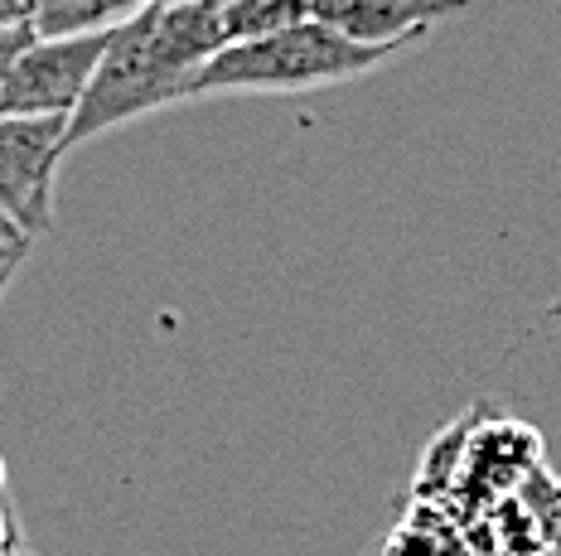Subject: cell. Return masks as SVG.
Masks as SVG:
<instances>
[{
	"instance_id": "8992f818",
	"label": "cell",
	"mask_w": 561,
	"mask_h": 556,
	"mask_svg": "<svg viewBox=\"0 0 561 556\" xmlns=\"http://www.w3.org/2000/svg\"><path fill=\"white\" fill-rule=\"evenodd\" d=\"M150 0H39L34 30L39 34H78V30H107L136 15Z\"/></svg>"
},
{
	"instance_id": "4fadbf2b",
	"label": "cell",
	"mask_w": 561,
	"mask_h": 556,
	"mask_svg": "<svg viewBox=\"0 0 561 556\" xmlns=\"http://www.w3.org/2000/svg\"><path fill=\"white\" fill-rule=\"evenodd\" d=\"M0 498H5V460H0Z\"/></svg>"
},
{
	"instance_id": "5b68a950",
	"label": "cell",
	"mask_w": 561,
	"mask_h": 556,
	"mask_svg": "<svg viewBox=\"0 0 561 556\" xmlns=\"http://www.w3.org/2000/svg\"><path fill=\"white\" fill-rule=\"evenodd\" d=\"M310 20L330 25L358 44H397L426 39L431 25L465 15L470 0H306Z\"/></svg>"
},
{
	"instance_id": "7c38bea8",
	"label": "cell",
	"mask_w": 561,
	"mask_h": 556,
	"mask_svg": "<svg viewBox=\"0 0 561 556\" xmlns=\"http://www.w3.org/2000/svg\"><path fill=\"white\" fill-rule=\"evenodd\" d=\"M5 556H34V552H30V547H25V542H15V547H10V552H5Z\"/></svg>"
},
{
	"instance_id": "3957f363",
	"label": "cell",
	"mask_w": 561,
	"mask_h": 556,
	"mask_svg": "<svg viewBox=\"0 0 561 556\" xmlns=\"http://www.w3.org/2000/svg\"><path fill=\"white\" fill-rule=\"evenodd\" d=\"M112 39L107 30L39 34L34 30L0 78V117H68Z\"/></svg>"
},
{
	"instance_id": "30bf717a",
	"label": "cell",
	"mask_w": 561,
	"mask_h": 556,
	"mask_svg": "<svg viewBox=\"0 0 561 556\" xmlns=\"http://www.w3.org/2000/svg\"><path fill=\"white\" fill-rule=\"evenodd\" d=\"M15 542H25V537H20V523H15V513H10V503L0 498V556L15 547Z\"/></svg>"
},
{
	"instance_id": "8fae6325",
	"label": "cell",
	"mask_w": 561,
	"mask_h": 556,
	"mask_svg": "<svg viewBox=\"0 0 561 556\" xmlns=\"http://www.w3.org/2000/svg\"><path fill=\"white\" fill-rule=\"evenodd\" d=\"M0 238H25V233H20V228H15V223H10V218H5V213H0ZM25 242H30V238H25Z\"/></svg>"
},
{
	"instance_id": "6da1fadb",
	"label": "cell",
	"mask_w": 561,
	"mask_h": 556,
	"mask_svg": "<svg viewBox=\"0 0 561 556\" xmlns=\"http://www.w3.org/2000/svg\"><path fill=\"white\" fill-rule=\"evenodd\" d=\"M238 44L228 0H150L122 25H112V39L92 68L83 97L68 112L64 155L98 136L131 126L160 107L190 97L194 73L214 54Z\"/></svg>"
},
{
	"instance_id": "52a82bcc",
	"label": "cell",
	"mask_w": 561,
	"mask_h": 556,
	"mask_svg": "<svg viewBox=\"0 0 561 556\" xmlns=\"http://www.w3.org/2000/svg\"><path fill=\"white\" fill-rule=\"evenodd\" d=\"M30 247L34 242H25V238H0V300L10 296V286H15V276H20V266H25Z\"/></svg>"
},
{
	"instance_id": "9c48e42d",
	"label": "cell",
	"mask_w": 561,
	"mask_h": 556,
	"mask_svg": "<svg viewBox=\"0 0 561 556\" xmlns=\"http://www.w3.org/2000/svg\"><path fill=\"white\" fill-rule=\"evenodd\" d=\"M30 34H34V25H10V30H0V78H5L10 59L20 54V44H25Z\"/></svg>"
},
{
	"instance_id": "ba28073f",
	"label": "cell",
	"mask_w": 561,
	"mask_h": 556,
	"mask_svg": "<svg viewBox=\"0 0 561 556\" xmlns=\"http://www.w3.org/2000/svg\"><path fill=\"white\" fill-rule=\"evenodd\" d=\"M34 15H39V0H0V30L34 25Z\"/></svg>"
},
{
	"instance_id": "277c9868",
	"label": "cell",
	"mask_w": 561,
	"mask_h": 556,
	"mask_svg": "<svg viewBox=\"0 0 561 556\" xmlns=\"http://www.w3.org/2000/svg\"><path fill=\"white\" fill-rule=\"evenodd\" d=\"M68 117H0V213L30 242L54 228V179Z\"/></svg>"
},
{
	"instance_id": "7a4b0ae2",
	"label": "cell",
	"mask_w": 561,
	"mask_h": 556,
	"mask_svg": "<svg viewBox=\"0 0 561 556\" xmlns=\"http://www.w3.org/2000/svg\"><path fill=\"white\" fill-rule=\"evenodd\" d=\"M416 44L421 39L358 44V39H348V34H339L306 15L286 30L256 34V39H242V44H232V49L214 54V59L194 73L184 102L339 88V83H354V78H368V73H378V68H388L397 54L416 49Z\"/></svg>"
}]
</instances>
